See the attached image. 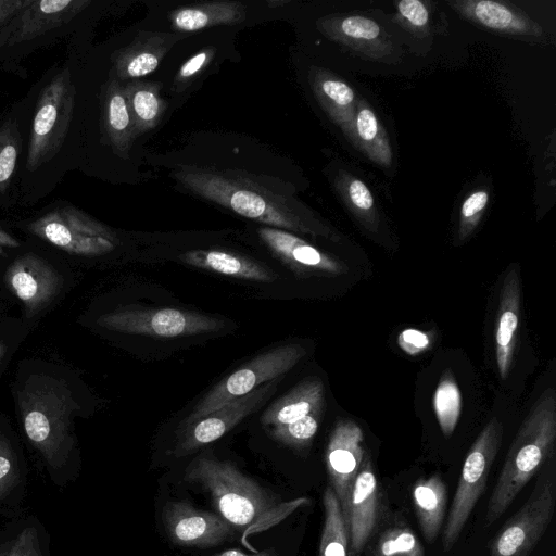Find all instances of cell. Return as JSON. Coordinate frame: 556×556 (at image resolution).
I'll return each mask as SVG.
<instances>
[{
	"mask_svg": "<svg viewBox=\"0 0 556 556\" xmlns=\"http://www.w3.org/2000/svg\"><path fill=\"white\" fill-rule=\"evenodd\" d=\"M503 437V425L493 417L471 445L463 465L450 514L443 529L445 552L457 542L475 505L481 497Z\"/></svg>",
	"mask_w": 556,
	"mask_h": 556,
	"instance_id": "ba28073f",
	"label": "cell"
},
{
	"mask_svg": "<svg viewBox=\"0 0 556 556\" xmlns=\"http://www.w3.org/2000/svg\"><path fill=\"white\" fill-rule=\"evenodd\" d=\"M399 344L406 353L417 354L429 346L430 339L422 331L406 329L399 336Z\"/></svg>",
	"mask_w": 556,
	"mask_h": 556,
	"instance_id": "f35d334b",
	"label": "cell"
},
{
	"mask_svg": "<svg viewBox=\"0 0 556 556\" xmlns=\"http://www.w3.org/2000/svg\"><path fill=\"white\" fill-rule=\"evenodd\" d=\"M0 556H5L4 535L0 533Z\"/></svg>",
	"mask_w": 556,
	"mask_h": 556,
	"instance_id": "ee69618b",
	"label": "cell"
},
{
	"mask_svg": "<svg viewBox=\"0 0 556 556\" xmlns=\"http://www.w3.org/2000/svg\"><path fill=\"white\" fill-rule=\"evenodd\" d=\"M556 505L554 470H545L523 506L490 545V556H530L552 521Z\"/></svg>",
	"mask_w": 556,
	"mask_h": 556,
	"instance_id": "9c48e42d",
	"label": "cell"
},
{
	"mask_svg": "<svg viewBox=\"0 0 556 556\" xmlns=\"http://www.w3.org/2000/svg\"><path fill=\"white\" fill-rule=\"evenodd\" d=\"M23 149L24 104L21 99L0 114V208L18 205Z\"/></svg>",
	"mask_w": 556,
	"mask_h": 556,
	"instance_id": "9a60e30c",
	"label": "cell"
},
{
	"mask_svg": "<svg viewBox=\"0 0 556 556\" xmlns=\"http://www.w3.org/2000/svg\"><path fill=\"white\" fill-rule=\"evenodd\" d=\"M169 540L181 546L210 547L235 536V528L218 514L195 508L188 502L172 501L162 510Z\"/></svg>",
	"mask_w": 556,
	"mask_h": 556,
	"instance_id": "7c38bea8",
	"label": "cell"
},
{
	"mask_svg": "<svg viewBox=\"0 0 556 556\" xmlns=\"http://www.w3.org/2000/svg\"><path fill=\"white\" fill-rule=\"evenodd\" d=\"M401 20L415 31H425L429 23V10L420 0H401L396 3Z\"/></svg>",
	"mask_w": 556,
	"mask_h": 556,
	"instance_id": "74e56055",
	"label": "cell"
},
{
	"mask_svg": "<svg viewBox=\"0 0 556 556\" xmlns=\"http://www.w3.org/2000/svg\"><path fill=\"white\" fill-rule=\"evenodd\" d=\"M521 288L518 269L507 271L503 281L495 328L496 366L502 380L510 371L517 342Z\"/></svg>",
	"mask_w": 556,
	"mask_h": 556,
	"instance_id": "ffe728a7",
	"label": "cell"
},
{
	"mask_svg": "<svg viewBox=\"0 0 556 556\" xmlns=\"http://www.w3.org/2000/svg\"><path fill=\"white\" fill-rule=\"evenodd\" d=\"M376 556H425V553L410 529L393 528L379 539Z\"/></svg>",
	"mask_w": 556,
	"mask_h": 556,
	"instance_id": "836d02e7",
	"label": "cell"
},
{
	"mask_svg": "<svg viewBox=\"0 0 556 556\" xmlns=\"http://www.w3.org/2000/svg\"><path fill=\"white\" fill-rule=\"evenodd\" d=\"M325 388L317 378L300 382L282 397L275 401L262 415L264 426H278L296 421L318 407H324Z\"/></svg>",
	"mask_w": 556,
	"mask_h": 556,
	"instance_id": "cb8c5ba5",
	"label": "cell"
},
{
	"mask_svg": "<svg viewBox=\"0 0 556 556\" xmlns=\"http://www.w3.org/2000/svg\"><path fill=\"white\" fill-rule=\"evenodd\" d=\"M556 440V392L545 389L523 419L513 441L485 511L491 526L509 507L529 480L553 455Z\"/></svg>",
	"mask_w": 556,
	"mask_h": 556,
	"instance_id": "5b68a950",
	"label": "cell"
},
{
	"mask_svg": "<svg viewBox=\"0 0 556 556\" xmlns=\"http://www.w3.org/2000/svg\"><path fill=\"white\" fill-rule=\"evenodd\" d=\"M3 535L5 556H50L49 535L35 517L21 520Z\"/></svg>",
	"mask_w": 556,
	"mask_h": 556,
	"instance_id": "4dcf8cb0",
	"label": "cell"
},
{
	"mask_svg": "<svg viewBox=\"0 0 556 556\" xmlns=\"http://www.w3.org/2000/svg\"><path fill=\"white\" fill-rule=\"evenodd\" d=\"M336 188L348 208L370 231H377L379 215L375 199L364 181L349 173L340 172Z\"/></svg>",
	"mask_w": 556,
	"mask_h": 556,
	"instance_id": "f1b7e54d",
	"label": "cell"
},
{
	"mask_svg": "<svg viewBox=\"0 0 556 556\" xmlns=\"http://www.w3.org/2000/svg\"><path fill=\"white\" fill-rule=\"evenodd\" d=\"M179 258L191 266L230 277L262 282H271L277 279L276 273L266 265L231 252L192 250L180 254Z\"/></svg>",
	"mask_w": 556,
	"mask_h": 556,
	"instance_id": "7402d4cb",
	"label": "cell"
},
{
	"mask_svg": "<svg viewBox=\"0 0 556 556\" xmlns=\"http://www.w3.org/2000/svg\"><path fill=\"white\" fill-rule=\"evenodd\" d=\"M162 85L155 81L130 80L123 84L137 136L155 128L166 110L161 97Z\"/></svg>",
	"mask_w": 556,
	"mask_h": 556,
	"instance_id": "4316f807",
	"label": "cell"
},
{
	"mask_svg": "<svg viewBox=\"0 0 556 556\" xmlns=\"http://www.w3.org/2000/svg\"><path fill=\"white\" fill-rule=\"evenodd\" d=\"M18 225L35 237L75 255L106 254L119 243L112 228L64 199L47 203Z\"/></svg>",
	"mask_w": 556,
	"mask_h": 556,
	"instance_id": "8992f818",
	"label": "cell"
},
{
	"mask_svg": "<svg viewBox=\"0 0 556 556\" xmlns=\"http://www.w3.org/2000/svg\"><path fill=\"white\" fill-rule=\"evenodd\" d=\"M317 27L329 39L369 59L383 60L394 52V47L383 28L367 16L327 15L317 21Z\"/></svg>",
	"mask_w": 556,
	"mask_h": 556,
	"instance_id": "5bb4252c",
	"label": "cell"
},
{
	"mask_svg": "<svg viewBox=\"0 0 556 556\" xmlns=\"http://www.w3.org/2000/svg\"><path fill=\"white\" fill-rule=\"evenodd\" d=\"M433 407L442 432L451 435L460 415L462 397L450 370L445 371L440 379L433 397Z\"/></svg>",
	"mask_w": 556,
	"mask_h": 556,
	"instance_id": "1f68e13d",
	"label": "cell"
},
{
	"mask_svg": "<svg viewBox=\"0 0 556 556\" xmlns=\"http://www.w3.org/2000/svg\"><path fill=\"white\" fill-rule=\"evenodd\" d=\"M364 434L359 426L350 419L336 422L326 448V467L331 488L346 520L349 501L358 473L365 450Z\"/></svg>",
	"mask_w": 556,
	"mask_h": 556,
	"instance_id": "4fadbf2b",
	"label": "cell"
},
{
	"mask_svg": "<svg viewBox=\"0 0 556 556\" xmlns=\"http://www.w3.org/2000/svg\"><path fill=\"white\" fill-rule=\"evenodd\" d=\"M321 413L323 407L315 408L296 421L271 427L269 434L288 446L304 448L308 446L318 430Z\"/></svg>",
	"mask_w": 556,
	"mask_h": 556,
	"instance_id": "d6a6232c",
	"label": "cell"
},
{
	"mask_svg": "<svg viewBox=\"0 0 556 556\" xmlns=\"http://www.w3.org/2000/svg\"><path fill=\"white\" fill-rule=\"evenodd\" d=\"M446 486L438 475L420 479L413 489V502L425 539L433 542L441 529L446 508Z\"/></svg>",
	"mask_w": 556,
	"mask_h": 556,
	"instance_id": "484cf974",
	"label": "cell"
},
{
	"mask_svg": "<svg viewBox=\"0 0 556 556\" xmlns=\"http://www.w3.org/2000/svg\"><path fill=\"white\" fill-rule=\"evenodd\" d=\"M325 520L318 556H348L349 530L339 501L331 486L323 495Z\"/></svg>",
	"mask_w": 556,
	"mask_h": 556,
	"instance_id": "f546056e",
	"label": "cell"
},
{
	"mask_svg": "<svg viewBox=\"0 0 556 556\" xmlns=\"http://www.w3.org/2000/svg\"><path fill=\"white\" fill-rule=\"evenodd\" d=\"M184 478L203 490L218 515L235 529L245 530V534L266 529L307 503L306 498L278 503L266 489L231 463L207 454L193 459Z\"/></svg>",
	"mask_w": 556,
	"mask_h": 556,
	"instance_id": "3957f363",
	"label": "cell"
},
{
	"mask_svg": "<svg viewBox=\"0 0 556 556\" xmlns=\"http://www.w3.org/2000/svg\"><path fill=\"white\" fill-rule=\"evenodd\" d=\"M489 203V192L477 190L469 194L460 206L458 239L464 241L476 229Z\"/></svg>",
	"mask_w": 556,
	"mask_h": 556,
	"instance_id": "e575fe53",
	"label": "cell"
},
{
	"mask_svg": "<svg viewBox=\"0 0 556 556\" xmlns=\"http://www.w3.org/2000/svg\"><path fill=\"white\" fill-rule=\"evenodd\" d=\"M18 241L0 227V247H18Z\"/></svg>",
	"mask_w": 556,
	"mask_h": 556,
	"instance_id": "b9f144b4",
	"label": "cell"
},
{
	"mask_svg": "<svg viewBox=\"0 0 556 556\" xmlns=\"http://www.w3.org/2000/svg\"><path fill=\"white\" fill-rule=\"evenodd\" d=\"M22 475L8 444L0 443V506L9 502L22 486Z\"/></svg>",
	"mask_w": 556,
	"mask_h": 556,
	"instance_id": "d590c367",
	"label": "cell"
},
{
	"mask_svg": "<svg viewBox=\"0 0 556 556\" xmlns=\"http://www.w3.org/2000/svg\"><path fill=\"white\" fill-rule=\"evenodd\" d=\"M308 80L320 106L354 144V115L357 102L354 90L340 77L320 67L314 66L309 70Z\"/></svg>",
	"mask_w": 556,
	"mask_h": 556,
	"instance_id": "44dd1931",
	"label": "cell"
},
{
	"mask_svg": "<svg viewBox=\"0 0 556 556\" xmlns=\"http://www.w3.org/2000/svg\"><path fill=\"white\" fill-rule=\"evenodd\" d=\"M447 4L464 18L486 29L519 37L539 38L540 24L523 11L493 0H453Z\"/></svg>",
	"mask_w": 556,
	"mask_h": 556,
	"instance_id": "d6986e66",
	"label": "cell"
},
{
	"mask_svg": "<svg viewBox=\"0 0 556 556\" xmlns=\"http://www.w3.org/2000/svg\"><path fill=\"white\" fill-rule=\"evenodd\" d=\"M305 354L306 349L303 345L288 343L257 355L215 384L190 415L181 421L179 430L219 409L230 401L250 393L260 386L282 377Z\"/></svg>",
	"mask_w": 556,
	"mask_h": 556,
	"instance_id": "52a82bcc",
	"label": "cell"
},
{
	"mask_svg": "<svg viewBox=\"0 0 556 556\" xmlns=\"http://www.w3.org/2000/svg\"><path fill=\"white\" fill-rule=\"evenodd\" d=\"M26 0H0V31L22 10Z\"/></svg>",
	"mask_w": 556,
	"mask_h": 556,
	"instance_id": "ab89813d",
	"label": "cell"
},
{
	"mask_svg": "<svg viewBox=\"0 0 556 556\" xmlns=\"http://www.w3.org/2000/svg\"><path fill=\"white\" fill-rule=\"evenodd\" d=\"M213 556H278V554L273 548L255 552L253 555L244 554L239 549H227Z\"/></svg>",
	"mask_w": 556,
	"mask_h": 556,
	"instance_id": "60d3db41",
	"label": "cell"
},
{
	"mask_svg": "<svg viewBox=\"0 0 556 556\" xmlns=\"http://www.w3.org/2000/svg\"><path fill=\"white\" fill-rule=\"evenodd\" d=\"M281 378L260 386L250 393L230 401L219 409L179 430L172 454L181 457L220 439L261 407L277 390Z\"/></svg>",
	"mask_w": 556,
	"mask_h": 556,
	"instance_id": "8fae6325",
	"label": "cell"
},
{
	"mask_svg": "<svg viewBox=\"0 0 556 556\" xmlns=\"http://www.w3.org/2000/svg\"><path fill=\"white\" fill-rule=\"evenodd\" d=\"M173 176L190 192L267 227L330 239L336 237L332 229L300 201L262 184L256 175L188 166L179 168Z\"/></svg>",
	"mask_w": 556,
	"mask_h": 556,
	"instance_id": "7a4b0ae2",
	"label": "cell"
},
{
	"mask_svg": "<svg viewBox=\"0 0 556 556\" xmlns=\"http://www.w3.org/2000/svg\"><path fill=\"white\" fill-rule=\"evenodd\" d=\"M378 484L369 455L365 454L355 478L346 516L349 555L359 556L377 519Z\"/></svg>",
	"mask_w": 556,
	"mask_h": 556,
	"instance_id": "ac0fdd59",
	"label": "cell"
},
{
	"mask_svg": "<svg viewBox=\"0 0 556 556\" xmlns=\"http://www.w3.org/2000/svg\"><path fill=\"white\" fill-rule=\"evenodd\" d=\"M216 49L206 47L185 61L174 77V90L182 91L213 60Z\"/></svg>",
	"mask_w": 556,
	"mask_h": 556,
	"instance_id": "8d00e7d4",
	"label": "cell"
},
{
	"mask_svg": "<svg viewBox=\"0 0 556 556\" xmlns=\"http://www.w3.org/2000/svg\"><path fill=\"white\" fill-rule=\"evenodd\" d=\"M87 39L66 42L61 62L48 67L22 98L24 149L18 205L51 194L81 159L80 59Z\"/></svg>",
	"mask_w": 556,
	"mask_h": 556,
	"instance_id": "6da1fadb",
	"label": "cell"
},
{
	"mask_svg": "<svg viewBox=\"0 0 556 556\" xmlns=\"http://www.w3.org/2000/svg\"><path fill=\"white\" fill-rule=\"evenodd\" d=\"M257 233L273 254L298 274L338 276L348 270L345 264L290 231L265 226Z\"/></svg>",
	"mask_w": 556,
	"mask_h": 556,
	"instance_id": "2e32d148",
	"label": "cell"
},
{
	"mask_svg": "<svg viewBox=\"0 0 556 556\" xmlns=\"http://www.w3.org/2000/svg\"><path fill=\"white\" fill-rule=\"evenodd\" d=\"M94 12L93 0H26L0 31V66L18 74L21 61L34 52L87 38Z\"/></svg>",
	"mask_w": 556,
	"mask_h": 556,
	"instance_id": "277c9868",
	"label": "cell"
},
{
	"mask_svg": "<svg viewBox=\"0 0 556 556\" xmlns=\"http://www.w3.org/2000/svg\"><path fill=\"white\" fill-rule=\"evenodd\" d=\"M288 3H289V0H269V1H267V5L270 9H277V8L283 7Z\"/></svg>",
	"mask_w": 556,
	"mask_h": 556,
	"instance_id": "7bdbcfd3",
	"label": "cell"
},
{
	"mask_svg": "<svg viewBox=\"0 0 556 556\" xmlns=\"http://www.w3.org/2000/svg\"><path fill=\"white\" fill-rule=\"evenodd\" d=\"M99 324L112 330L155 338L208 333L225 327L223 319L198 312L137 306H128L102 316Z\"/></svg>",
	"mask_w": 556,
	"mask_h": 556,
	"instance_id": "30bf717a",
	"label": "cell"
},
{
	"mask_svg": "<svg viewBox=\"0 0 556 556\" xmlns=\"http://www.w3.org/2000/svg\"><path fill=\"white\" fill-rule=\"evenodd\" d=\"M178 31H197L217 25L239 24L245 18V5L239 1H210L179 7L168 14Z\"/></svg>",
	"mask_w": 556,
	"mask_h": 556,
	"instance_id": "603a6c76",
	"label": "cell"
},
{
	"mask_svg": "<svg viewBox=\"0 0 556 556\" xmlns=\"http://www.w3.org/2000/svg\"><path fill=\"white\" fill-rule=\"evenodd\" d=\"M43 264L36 255H23L11 267L10 285L15 294L27 304H36L51 293L52 282L45 276Z\"/></svg>",
	"mask_w": 556,
	"mask_h": 556,
	"instance_id": "83f0119b",
	"label": "cell"
},
{
	"mask_svg": "<svg viewBox=\"0 0 556 556\" xmlns=\"http://www.w3.org/2000/svg\"><path fill=\"white\" fill-rule=\"evenodd\" d=\"M179 39L178 34L142 31L129 45L111 52L109 71L121 83L147 76Z\"/></svg>",
	"mask_w": 556,
	"mask_h": 556,
	"instance_id": "e0dca14e",
	"label": "cell"
},
{
	"mask_svg": "<svg viewBox=\"0 0 556 556\" xmlns=\"http://www.w3.org/2000/svg\"><path fill=\"white\" fill-rule=\"evenodd\" d=\"M353 146L374 163L391 166L393 153L389 137L376 112L363 98H357L356 102Z\"/></svg>",
	"mask_w": 556,
	"mask_h": 556,
	"instance_id": "d4e9b609",
	"label": "cell"
}]
</instances>
